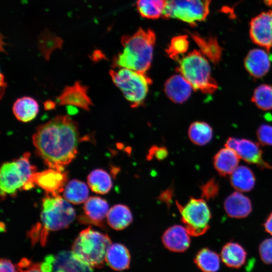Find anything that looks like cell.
Segmentation results:
<instances>
[{
	"label": "cell",
	"mask_w": 272,
	"mask_h": 272,
	"mask_svg": "<svg viewBox=\"0 0 272 272\" xmlns=\"http://www.w3.org/2000/svg\"><path fill=\"white\" fill-rule=\"evenodd\" d=\"M79 138L77 123L69 116L61 115L38 126L32 142L45 164L63 171L77 155Z\"/></svg>",
	"instance_id": "obj_1"
},
{
	"label": "cell",
	"mask_w": 272,
	"mask_h": 272,
	"mask_svg": "<svg viewBox=\"0 0 272 272\" xmlns=\"http://www.w3.org/2000/svg\"><path fill=\"white\" fill-rule=\"evenodd\" d=\"M155 41V33L150 29L140 28L133 35L123 36V49L114 57L113 66L146 73L151 65Z\"/></svg>",
	"instance_id": "obj_2"
},
{
	"label": "cell",
	"mask_w": 272,
	"mask_h": 272,
	"mask_svg": "<svg viewBox=\"0 0 272 272\" xmlns=\"http://www.w3.org/2000/svg\"><path fill=\"white\" fill-rule=\"evenodd\" d=\"M178 61L177 71L193 89L205 94H212L217 90L218 84L212 76L208 60L200 51L194 50Z\"/></svg>",
	"instance_id": "obj_3"
},
{
	"label": "cell",
	"mask_w": 272,
	"mask_h": 272,
	"mask_svg": "<svg viewBox=\"0 0 272 272\" xmlns=\"http://www.w3.org/2000/svg\"><path fill=\"white\" fill-rule=\"evenodd\" d=\"M76 216L74 208L59 194H49L42 200L40 240L42 246L45 245L50 231L66 228L73 222Z\"/></svg>",
	"instance_id": "obj_4"
},
{
	"label": "cell",
	"mask_w": 272,
	"mask_h": 272,
	"mask_svg": "<svg viewBox=\"0 0 272 272\" xmlns=\"http://www.w3.org/2000/svg\"><path fill=\"white\" fill-rule=\"evenodd\" d=\"M111 244V239L107 234L89 227L82 230L76 238L72 251L79 259L91 267L101 268Z\"/></svg>",
	"instance_id": "obj_5"
},
{
	"label": "cell",
	"mask_w": 272,
	"mask_h": 272,
	"mask_svg": "<svg viewBox=\"0 0 272 272\" xmlns=\"http://www.w3.org/2000/svg\"><path fill=\"white\" fill-rule=\"evenodd\" d=\"M30 153H25L19 159L4 163L1 168V196L15 194L18 189H30L35 185L32 180L36 167L30 164Z\"/></svg>",
	"instance_id": "obj_6"
},
{
	"label": "cell",
	"mask_w": 272,
	"mask_h": 272,
	"mask_svg": "<svg viewBox=\"0 0 272 272\" xmlns=\"http://www.w3.org/2000/svg\"><path fill=\"white\" fill-rule=\"evenodd\" d=\"M113 83L121 90L132 107L143 104L152 81L145 73L126 68L109 72Z\"/></svg>",
	"instance_id": "obj_7"
},
{
	"label": "cell",
	"mask_w": 272,
	"mask_h": 272,
	"mask_svg": "<svg viewBox=\"0 0 272 272\" xmlns=\"http://www.w3.org/2000/svg\"><path fill=\"white\" fill-rule=\"evenodd\" d=\"M181 221L189 234L196 237L206 233L210 228V210L203 198L190 197L184 206L176 201Z\"/></svg>",
	"instance_id": "obj_8"
},
{
	"label": "cell",
	"mask_w": 272,
	"mask_h": 272,
	"mask_svg": "<svg viewBox=\"0 0 272 272\" xmlns=\"http://www.w3.org/2000/svg\"><path fill=\"white\" fill-rule=\"evenodd\" d=\"M211 0H167L162 17L177 19L195 26L206 20Z\"/></svg>",
	"instance_id": "obj_9"
},
{
	"label": "cell",
	"mask_w": 272,
	"mask_h": 272,
	"mask_svg": "<svg viewBox=\"0 0 272 272\" xmlns=\"http://www.w3.org/2000/svg\"><path fill=\"white\" fill-rule=\"evenodd\" d=\"M225 147L234 150L246 162L254 164L261 169H272V165L262 157V151L257 143L245 139L229 138Z\"/></svg>",
	"instance_id": "obj_10"
},
{
	"label": "cell",
	"mask_w": 272,
	"mask_h": 272,
	"mask_svg": "<svg viewBox=\"0 0 272 272\" xmlns=\"http://www.w3.org/2000/svg\"><path fill=\"white\" fill-rule=\"evenodd\" d=\"M250 37L252 41L269 52L272 47V11L263 12L250 22Z\"/></svg>",
	"instance_id": "obj_11"
},
{
	"label": "cell",
	"mask_w": 272,
	"mask_h": 272,
	"mask_svg": "<svg viewBox=\"0 0 272 272\" xmlns=\"http://www.w3.org/2000/svg\"><path fill=\"white\" fill-rule=\"evenodd\" d=\"M60 105H70L89 110L93 103L88 94V87L80 81L73 85L67 86L57 97Z\"/></svg>",
	"instance_id": "obj_12"
},
{
	"label": "cell",
	"mask_w": 272,
	"mask_h": 272,
	"mask_svg": "<svg viewBox=\"0 0 272 272\" xmlns=\"http://www.w3.org/2000/svg\"><path fill=\"white\" fill-rule=\"evenodd\" d=\"M34 185L44 189L46 193L59 194L61 192L67 180L66 172L49 169L36 172L32 177Z\"/></svg>",
	"instance_id": "obj_13"
},
{
	"label": "cell",
	"mask_w": 272,
	"mask_h": 272,
	"mask_svg": "<svg viewBox=\"0 0 272 272\" xmlns=\"http://www.w3.org/2000/svg\"><path fill=\"white\" fill-rule=\"evenodd\" d=\"M52 272H93V267L70 251H62L51 259Z\"/></svg>",
	"instance_id": "obj_14"
},
{
	"label": "cell",
	"mask_w": 272,
	"mask_h": 272,
	"mask_svg": "<svg viewBox=\"0 0 272 272\" xmlns=\"http://www.w3.org/2000/svg\"><path fill=\"white\" fill-rule=\"evenodd\" d=\"M268 52L261 49H253L245 58L244 65L246 71L254 78L264 77L269 71L271 58Z\"/></svg>",
	"instance_id": "obj_15"
},
{
	"label": "cell",
	"mask_w": 272,
	"mask_h": 272,
	"mask_svg": "<svg viewBox=\"0 0 272 272\" xmlns=\"http://www.w3.org/2000/svg\"><path fill=\"white\" fill-rule=\"evenodd\" d=\"M186 228L180 225H174L167 229L162 236L164 245L168 250L182 252L189 247L190 238Z\"/></svg>",
	"instance_id": "obj_16"
},
{
	"label": "cell",
	"mask_w": 272,
	"mask_h": 272,
	"mask_svg": "<svg viewBox=\"0 0 272 272\" xmlns=\"http://www.w3.org/2000/svg\"><path fill=\"white\" fill-rule=\"evenodd\" d=\"M192 87L181 75H174L165 82L164 91L167 96L175 103H182L191 95Z\"/></svg>",
	"instance_id": "obj_17"
},
{
	"label": "cell",
	"mask_w": 272,
	"mask_h": 272,
	"mask_svg": "<svg viewBox=\"0 0 272 272\" xmlns=\"http://www.w3.org/2000/svg\"><path fill=\"white\" fill-rule=\"evenodd\" d=\"M224 207L228 216L233 218H245L252 211L250 199L239 191L230 194L225 200Z\"/></svg>",
	"instance_id": "obj_18"
},
{
	"label": "cell",
	"mask_w": 272,
	"mask_h": 272,
	"mask_svg": "<svg viewBox=\"0 0 272 272\" xmlns=\"http://www.w3.org/2000/svg\"><path fill=\"white\" fill-rule=\"evenodd\" d=\"M84 211L87 217L84 221H91L94 224L102 227L103 226L104 219L107 217L109 206L105 199L98 196H92L85 201Z\"/></svg>",
	"instance_id": "obj_19"
},
{
	"label": "cell",
	"mask_w": 272,
	"mask_h": 272,
	"mask_svg": "<svg viewBox=\"0 0 272 272\" xmlns=\"http://www.w3.org/2000/svg\"><path fill=\"white\" fill-rule=\"evenodd\" d=\"M240 158L232 149L225 147L220 149L215 155L214 166L222 176L231 175L238 166Z\"/></svg>",
	"instance_id": "obj_20"
},
{
	"label": "cell",
	"mask_w": 272,
	"mask_h": 272,
	"mask_svg": "<svg viewBox=\"0 0 272 272\" xmlns=\"http://www.w3.org/2000/svg\"><path fill=\"white\" fill-rule=\"evenodd\" d=\"M191 38L200 48L202 54L215 64L221 60L222 48L217 38L213 36L203 37L195 32H188Z\"/></svg>",
	"instance_id": "obj_21"
},
{
	"label": "cell",
	"mask_w": 272,
	"mask_h": 272,
	"mask_svg": "<svg viewBox=\"0 0 272 272\" xmlns=\"http://www.w3.org/2000/svg\"><path fill=\"white\" fill-rule=\"evenodd\" d=\"M105 260L113 270L121 271L129 268L130 255L124 245L111 244L106 252Z\"/></svg>",
	"instance_id": "obj_22"
},
{
	"label": "cell",
	"mask_w": 272,
	"mask_h": 272,
	"mask_svg": "<svg viewBox=\"0 0 272 272\" xmlns=\"http://www.w3.org/2000/svg\"><path fill=\"white\" fill-rule=\"evenodd\" d=\"M247 252L240 244L229 242L222 248L221 258L223 262L228 267L239 268L242 266L246 259Z\"/></svg>",
	"instance_id": "obj_23"
},
{
	"label": "cell",
	"mask_w": 272,
	"mask_h": 272,
	"mask_svg": "<svg viewBox=\"0 0 272 272\" xmlns=\"http://www.w3.org/2000/svg\"><path fill=\"white\" fill-rule=\"evenodd\" d=\"M12 110L14 115L18 120L28 122L36 117L39 112V105L34 98L24 96L15 101Z\"/></svg>",
	"instance_id": "obj_24"
},
{
	"label": "cell",
	"mask_w": 272,
	"mask_h": 272,
	"mask_svg": "<svg viewBox=\"0 0 272 272\" xmlns=\"http://www.w3.org/2000/svg\"><path fill=\"white\" fill-rule=\"evenodd\" d=\"M230 181L233 187L240 192L251 190L255 183L252 170L247 166H238L230 175Z\"/></svg>",
	"instance_id": "obj_25"
},
{
	"label": "cell",
	"mask_w": 272,
	"mask_h": 272,
	"mask_svg": "<svg viewBox=\"0 0 272 272\" xmlns=\"http://www.w3.org/2000/svg\"><path fill=\"white\" fill-rule=\"evenodd\" d=\"M106 219L110 227L116 230H121L132 222V216L128 207L118 204L109 210Z\"/></svg>",
	"instance_id": "obj_26"
},
{
	"label": "cell",
	"mask_w": 272,
	"mask_h": 272,
	"mask_svg": "<svg viewBox=\"0 0 272 272\" xmlns=\"http://www.w3.org/2000/svg\"><path fill=\"white\" fill-rule=\"evenodd\" d=\"M87 181L89 186L94 192L106 194L112 187V182L110 175L105 170L97 169L88 175Z\"/></svg>",
	"instance_id": "obj_27"
},
{
	"label": "cell",
	"mask_w": 272,
	"mask_h": 272,
	"mask_svg": "<svg viewBox=\"0 0 272 272\" xmlns=\"http://www.w3.org/2000/svg\"><path fill=\"white\" fill-rule=\"evenodd\" d=\"M194 262L202 272H217L220 266V256L207 248H202L197 252Z\"/></svg>",
	"instance_id": "obj_28"
},
{
	"label": "cell",
	"mask_w": 272,
	"mask_h": 272,
	"mask_svg": "<svg viewBox=\"0 0 272 272\" xmlns=\"http://www.w3.org/2000/svg\"><path fill=\"white\" fill-rule=\"evenodd\" d=\"M88 195L87 185L78 179L71 180L66 185L63 192L65 199L75 205L85 202L88 198Z\"/></svg>",
	"instance_id": "obj_29"
},
{
	"label": "cell",
	"mask_w": 272,
	"mask_h": 272,
	"mask_svg": "<svg viewBox=\"0 0 272 272\" xmlns=\"http://www.w3.org/2000/svg\"><path fill=\"white\" fill-rule=\"evenodd\" d=\"M167 0H137V9L140 15L147 19L162 17Z\"/></svg>",
	"instance_id": "obj_30"
},
{
	"label": "cell",
	"mask_w": 272,
	"mask_h": 272,
	"mask_svg": "<svg viewBox=\"0 0 272 272\" xmlns=\"http://www.w3.org/2000/svg\"><path fill=\"white\" fill-rule=\"evenodd\" d=\"M188 134L190 140L193 143L203 146L211 141L213 131L208 123L203 121H195L190 125Z\"/></svg>",
	"instance_id": "obj_31"
},
{
	"label": "cell",
	"mask_w": 272,
	"mask_h": 272,
	"mask_svg": "<svg viewBox=\"0 0 272 272\" xmlns=\"http://www.w3.org/2000/svg\"><path fill=\"white\" fill-rule=\"evenodd\" d=\"M251 101L262 110L272 109V85L261 84L254 91Z\"/></svg>",
	"instance_id": "obj_32"
},
{
	"label": "cell",
	"mask_w": 272,
	"mask_h": 272,
	"mask_svg": "<svg viewBox=\"0 0 272 272\" xmlns=\"http://www.w3.org/2000/svg\"><path fill=\"white\" fill-rule=\"evenodd\" d=\"M189 41L187 36L179 35L172 38L168 47L165 51L169 57L178 61L180 55L187 51Z\"/></svg>",
	"instance_id": "obj_33"
},
{
	"label": "cell",
	"mask_w": 272,
	"mask_h": 272,
	"mask_svg": "<svg viewBox=\"0 0 272 272\" xmlns=\"http://www.w3.org/2000/svg\"><path fill=\"white\" fill-rule=\"evenodd\" d=\"M200 190L202 197L210 200L215 198L218 195L219 185L216 179L213 178L202 185Z\"/></svg>",
	"instance_id": "obj_34"
},
{
	"label": "cell",
	"mask_w": 272,
	"mask_h": 272,
	"mask_svg": "<svg viewBox=\"0 0 272 272\" xmlns=\"http://www.w3.org/2000/svg\"><path fill=\"white\" fill-rule=\"evenodd\" d=\"M258 250L262 261L266 264H272V238L263 240L260 244Z\"/></svg>",
	"instance_id": "obj_35"
},
{
	"label": "cell",
	"mask_w": 272,
	"mask_h": 272,
	"mask_svg": "<svg viewBox=\"0 0 272 272\" xmlns=\"http://www.w3.org/2000/svg\"><path fill=\"white\" fill-rule=\"evenodd\" d=\"M259 143L264 146H272V126L268 124L261 125L256 132Z\"/></svg>",
	"instance_id": "obj_36"
},
{
	"label": "cell",
	"mask_w": 272,
	"mask_h": 272,
	"mask_svg": "<svg viewBox=\"0 0 272 272\" xmlns=\"http://www.w3.org/2000/svg\"><path fill=\"white\" fill-rule=\"evenodd\" d=\"M40 264V263L33 262L26 258H23L16 266L17 272H43Z\"/></svg>",
	"instance_id": "obj_37"
},
{
	"label": "cell",
	"mask_w": 272,
	"mask_h": 272,
	"mask_svg": "<svg viewBox=\"0 0 272 272\" xmlns=\"http://www.w3.org/2000/svg\"><path fill=\"white\" fill-rule=\"evenodd\" d=\"M167 155L168 151L166 148L153 146L149 150L147 155V159L148 160H151L153 158H155L158 160H162L165 159Z\"/></svg>",
	"instance_id": "obj_38"
},
{
	"label": "cell",
	"mask_w": 272,
	"mask_h": 272,
	"mask_svg": "<svg viewBox=\"0 0 272 272\" xmlns=\"http://www.w3.org/2000/svg\"><path fill=\"white\" fill-rule=\"evenodd\" d=\"M0 272H17L16 266L12 262L6 258H1Z\"/></svg>",
	"instance_id": "obj_39"
},
{
	"label": "cell",
	"mask_w": 272,
	"mask_h": 272,
	"mask_svg": "<svg viewBox=\"0 0 272 272\" xmlns=\"http://www.w3.org/2000/svg\"><path fill=\"white\" fill-rule=\"evenodd\" d=\"M173 196V190L172 188H168L162 192L158 198L167 205H170Z\"/></svg>",
	"instance_id": "obj_40"
},
{
	"label": "cell",
	"mask_w": 272,
	"mask_h": 272,
	"mask_svg": "<svg viewBox=\"0 0 272 272\" xmlns=\"http://www.w3.org/2000/svg\"><path fill=\"white\" fill-rule=\"evenodd\" d=\"M263 226L265 231L272 236V212L267 217Z\"/></svg>",
	"instance_id": "obj_41"
},
{
	"label": "cell",
	"mask_w": 272,
	"mask_h": 272,
	"mask_svg": "<svg viewBox=\"0 0 272 272\" xmlns=\"http://www.w3.org/2000/svg\"><path fill=\"white\" fill-rule=\"evenodd\" d=\"M44 107L45 110H49L53 109L55 107V103L51 100H48L44 102Z\"/></svg>",
	"instance_id": "obj_42"
}]
</instances>
